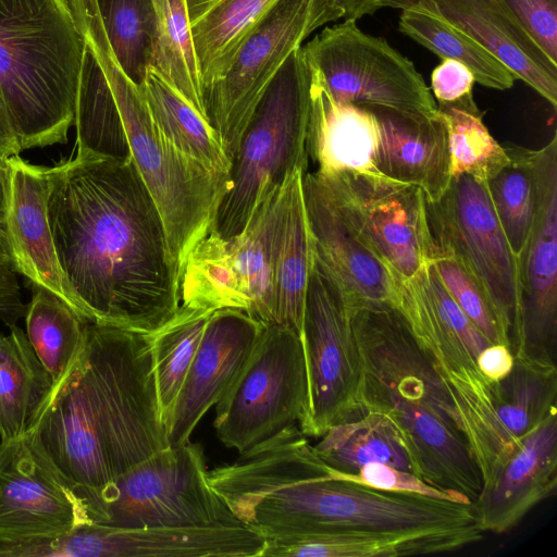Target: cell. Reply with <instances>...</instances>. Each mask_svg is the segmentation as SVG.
Segmentation results:
<instances>
[{"instance_id":"cell-8","label":"cell","mask_w":557,"mask_h":557,"mask_svg":"<svg viewBox=\"0 0 557 557\" xmlns=\"http://www.w3.org/2000/svg\"><path fill=\"white\" fill-rule=\"evenodd\" d=\"M309 391L301 336L265 324L245 366L215 405L214 429L228 448L243 454L299 424Z\"/></svg>"},{"instance_id":"cell-17","label":"cell","mask_w":557,"mask_h":557,"mask_svg":"<svg viewBox=\"0 0 557 557\" xmlns=\"http://www.w3.org/2000/svg\"><path fill=\"white\" fill-rule=\"evenodd\" d=\"M313 258L334 280L349 307L385 305L400 310L406 285L346 222L314 172L301 180Z\"/></svg>"},{"instance_id":"cell-14","label":"cell","mask_w":557,"mask_h":557,"mask_svg":"<svg viewBox=\"0 0 557 557\" xmlns=\"http://www.w3.org/2000/svg\"><path fill=\"white\" fill-rule=\"evenodd\" d=\"M426 214L435 246L451 252L482 286L510 338L518 311V270L487 184L461 174Z\"/></svg>"},{"instance_id":"cell-4","label":"cell","mask_w":557,"mask_h":557,"mask_svg":"<svg viewBox=\"0 0 557 557\" xmlns=\"http://www.w3.org/2000/svg\"><path fill=\"white\" fill-rule=\"evenodd\" d=\"M82 36L91 47L115 100L129 153L153 198L180 270L213 227L231 187L230 174L208 170L176 149L159 131L141 88L122 71L110 48L95 0H71Z\"/></svg>"},{"instance_id":"cell-44","label":"cell","mask_w":557,"mask_h":557,"mask_svg":"<svg viewBox=\"0 0 557 557\" xmlns=\"http://www.w3.org/2000/svg\"><path fill=\"white\" fill-rule=\"evenodd\" d=\"M21 151L5 103L0 95V153L12 157Z\"/></svg>"},{"instance_id":"cell-43","label":"cell","mask_w":557,"mask_h":557,"mask_svg":"<svg viewBox=\"0 0 557 557\" xmlns=\"http://www.w3.org/2000/svg\"><path fill=\"white\" fill-rule=\"evenodd\" d=\"M512 351L503 344H491L476 358V367L487 379L496 381L504 377L513 364Z\"/></svg>"},{"instance_id":"cell-33","label":"cell","mask_w":557,"mask_h":557,"mask_svg":"<svg viewBox=\"0 0 557 557\" xmlns=\"http://www.w3.org/2000/svg\"><path fill=\"white\" fill-rule=\"evenodd\" d=\"M509 162L486 184L509 247L518 259L533 225L537 201L536 150L505 145Z\"/></svg>"},{"instance_id":"cell-24","label":"cell","mask_w":557,"mask_h":557,"mask_svg":"<svg viewBox=\"0 0 557 557\" xmlns=\"http://www.w3.org/2000/svg\"><path fill=\"white\" fill-rule=\"evenodd\" d=\"M479 528L432 534L327 532L265 540L262 557H399L448 553L483 539Z\"/></svg>"},{"instance_id":"cell-45","label":"cell","mask_w":557,"mask_h":557,"mask_svg":"<svg viewBox=\"0 0 557 557\" xmlns=\"http://www.w3.org/2000/svg\"><path fill=\"white\" fill-rule=\"evenodd\" d=\"M9 181V157L0 153V223L3 225Z\"/></svg>"},{"instance_id":"cell-20","label":"cell","mask_w":557,"mask_h":557,"mask_svg":"<svg viewBox=\"0 0 557 557\" xmlns=\"http://www.w3.org/2000/svg\"><path fill=\"white\" fill-rule=\"evenodd\" d=\"M381 8L431 13L494 54L513 75L556 108L557 64L505 12L497 0H371Z\"/></svg>"},{"instance_id":"cell-13","label":"cell","mask_w":557,"mask_h":557,"mask_svg":"<svg viewBox=\"0 0 557 557\" xmlns=\"http://www.w3.org/2000/svg\"><path fill=\"white\" fill-rule=\"evenodd\" d=\"M449 392L483 482L557 410V367L515 357L504 377H472L454 383Z\"/></svg>"},{"instance_id":"cell-47","label":"cell","mask_w":557,"mask_h":557,"mask_svg":"<svg viewBox=\"0 0 557 557\" xmlns=\"http://www.w3.org/2000/svg\"><path fill=\"white\" fill-rule=\"evenodd\" d=\"M11 265L10 251L3 225L0 223V267Z\"/></svg>"},{"instance_id":"cell-12","label":"cell","mask_w":557,"mask_h":557,"mask_svg":"<svg viewBox=\"0 0 557 557\" xmlns=\"http://www.w3.org/2000/svg\"><path fill=\"white\" fill-rule=\"evenodd\" d=\"M338 212L406 284L435 256L423 190L379 171H314Z\"/></svg>"},{"instance_id":"cell-41","label":"cell","mask_w":557,"mask_h":557,"mask_svg":"<svg viewBox=\"0 0 557 557\" xmlns=\"http://www.w3.org/2000/svg\"><path fill=\"white\" fill-rule=\"evenodd\" d=\"M473 73L462 63L443 59L431 75L436 104H451L473 98Z\"/></svg>"},{"instance_id":"cell-42","label":"cell","mask_w":557,"mask_h":557,"mask_svg":"<svg viewBox=\"0 0 557 557\" xmlns=\"http://www.w3.org/2000/svg\"><path fill=\"white\" fill-rule=\"evenodd\" d=\"M22 301L21 288L11 265L0 267V320L8 326L13 325L26 313Z\"/></svg>"},{"instance_id":"cell-34","label":"cell","mask_w":557,"mask_h":557,"mask_svg":"<svg viewBox=\"0 0 557 557\" xmlns=\"http://www.w3.org/2000/svg\"><path fill=\"white\" fill-rule=\"evenodd\" d=\"M213 311L181 305L149 334L161 416L166 424Z\"/></svg>"},{"instance_id":"cell-7","label":"cell","mask_w":557,"mask_h":557,"mask_svg":"<svg viewBox=\"0 0 557 557\" xmlns=\"http://www.w3.org/2000/svg\"><path fill=\"white\" fill-rule=\"evenodd\" d=\"M91 522L123 529L242 524L190 441L156 453L85 500Z\"/></svg>"},{"instance_id":"cell-29","label":"cell","mask_w":557,"mask_h":557,"mask_svg":"<svg viewBox=\"0 0 557 557\" xmlns=\"http://www.w3.org/2000/svg\"><path fill=\"white\" fill-rule=\"evenodd\" d=\"M320 437L313 448L337 472L355 473L370 462L413 472L398 430L382 413L367 411L361 418L333 425Z\"/></svg>"},{"instance_id":"cell-32","label":"cell","mask_w":557,"mask_h":557,"mask_svg":"<svg viewBox=\"0 0 557 557\" xmlns=\"http://www.w3.org/2000/svg\"><path fill=\"white\" fill-rule=\"evenodd\" d=\"M24 318L27 339L55 384L77 357L87 321L60 297L37 286Z\"/></svg>"},{"instance_id":"cell-36","label":"cell","mask_w":557,"mask_h":557,"mask_svg":"<svg viewBox=\"0 0 557 557\" xmlns=\"http://www.w3.org/2000/svg\"><path fill=\"white\" fill-rule=\"evenodd\" d=\"M448 139L451 177L466 174L487 183L508 162L504 146L498 144L483 123V112L474 99L437 104Z\"/></svg>"},{"instance_id":"cell-5","label":"cell","mask_w":557,"mask_h":557,"mask_svg":"<svg viewBox=\"0 0 557 557\" xmlns=\"http://www.w3.org/2000/svg\"><path fill=\"white\" fill-rule=\"evenodd\" d=\"M311 97L312 71L300 46L265 88L243 133L212 227L221 237L243 232L289 176L306 172Z\"/></svg>"},{"instance_id":"cell-9","label":"cell","mask_w":557,"mask_h":557,"mask_svg":"<svg viewBox=\"0 0 557 557\" xmlns=\"http://www.w3.org/2000/svg\"><path fill=\"white\" fill-rule=\"evenodd\" d=\"M344 16L337 0H278L248 34L226 74L205 91L208 120L231 161L259 99L293 51Z\"/></svg>"},{"instance_id":"cell-26","label":"cell","mask_w":557,"mask_h":557,"mask_svg":"<svg viewBox=\"0 0 557 557\" xmlns=\"http://www.w3.org/2000/svg\"><path fill=\"white\" fill-rule=\"evenodd\" d=\"M0 333V437H20L35 429L54 387L26 333L16 324Z\"/></svg>"},{"instance_id":"cell-23","label":"cell","mask_w":557,"mask_h":557,"mask_svg":"<svg viewBox=\"0 0 557 557\" xmlns=\"http://www.w3.org/2000/svg\"><path fill=\"white\" fill-rule=\"evenodd\" d=\"M312 71V70H311ZM379 126L364 107L335 102L312 72L307 153L317 172L377 171Z\"/></svg>"},{"instance_id":"cell-30","label":"cell","mask_w":557,"mask_h":557,"mask_svg":"<svg viewBox=\"0 0 557 557\" xmlns=\"http://www.w3.org/2000/svg\"><path fill=\"white\" fill-rule=\"evenodd\" d=\"M74 125L77 150L110 157H128L131 154L112 91L85 38Z\"/></svg>"},{"instance_id":"cell-27","label":"cell","mask_w":557,"mask_h":557,"mask_svg":"<svg viewBox=\"0 0 557 557\" xmlns=\"http://www.w3.org/2000/svg\"><path fill=\"white\" fill-rule=\"evenodd\" d=\"M141 91L157 127L176 149L208 170L230 174L232 161L218 132L153 66Z\"/></svg>"},{"instance_id":"cell-2","label":"cell","mask_w":557,"mask_h":557,"mask_svg":"<svg viewBox=\"0 0 557 557\" xmlns=\"http://www.w3.org/2000/svg\"><path fill=\"white\" fill-rule=\"evenodd\" d=\"M35 431L84 502L170 447L149 334L87 322Z\"/></svg>"},{"instance_id":"cell-35","label":"cell","mask_w":557,"mask_h":557,"mask_svg":"<svg viewBox=\"0 0 557 557\" xmlns=\"http://www.w3.org/2000/svg\"><path fill=\"white\" fill-rule=\"evenodd\" d=\"M399 29L442 59L465 64L484 87L506 90L511 72L487 49L440 17L419 10H401Z\"/></svg>"},{"instance_id":"cell-19","label":"cell","mask_w":557,"mask_h":557,"mask_svg":"<svg viewBox=\"0 0 557 557\" xmlns=\"http://www.w3.org/2000/svg\"><path fill=\"white\" fill-rule=\"evenodd\" d=\"M264 325L243 310L213 311L165 424L171 447L188 442L205 413L230 388Z\"/></svg>"},{"instance_id":"cell-1","label":"cell","mask_w":557,"mask_h":557,"mask_svg":"<svg viewBox=\"0 0 557 557\" xmlns=\"http://www.w3.org/2000/svg\"><path fill=\"white\" fill-rule=\"evenodd\" d=\"M52 169L49 224L88 322L152 333L181 306V270L132 156L77 150Z\"/></svg>"},{"instance_id":"cell-11","label":"cell","mask_w":557,"mask_h":557,"mask_svg":"<svg viewBox=\"0 0 557 557\" xmlns=\"http://www.w3.org/2000/svg\"><path fill=\"white\" fill-rule=\"evenodd\" d=\"M301 342L309 400L298 426L306 436H322L335 424L367 413L359 400L360 360L350 309L334 280L313 258Z\"/></svg>"},{"instance_id":"cell-31","label":"cell","mask_w":557,"mask_h":557,"mask_svg":"<svg viewBox=\"0 0 557 557\" xmlns=\"http://www.w3.org/2000/svg\"><path fill=\"white\" fill-rule=\"evenodd\" d=\"M96 4L117 64L141 88L157 49V0H96Z\"/></svg>"},{"instance_id":"cell-37","label":"cell","mask_w":557,"mask_h":557,"mask_svg":"<svg viewBox=\"0 0 557 557\" xmlns=\"http://www.w3.org/2000/svg\"><path fill=\"white\" fill-rule=\"evenodd\" d=\"M157 3L159 35L152 66L208 120L186 0H157Z\"/></svg>"},{"instance_id":"cell-6","label":"cell","mask_w":557,"mask_h":557,"mask_svg":"<svg viewBox=\"0 0 557 557\" xmlns=\"http://www.w3.org/2000/svg\"><path fill=\"white\" fill-rule=\"evenodd\" d=\"M296 173L257 208L243 232L223 238L212 228L197 243L181 271V305L238 309L275 323L274 262Z\"/></svg>"},{"instance_id":"cell-18","label":"cell","mask_w":557,"mask_h":557,"mask_svg":"<svg viewBox=\"0 0 557 557\" xmlns=\"http://www.w3.org/2000/svg\"><path fill=\"white\" fill-rule=\"evenodd\" d=\"M52 166L32 164L18 154L9 157L4 232L11 267L33 286L50 290L84 320L85 308L58 259L48 219Z\"/></svg>"},{"instance_id":"cell-21","label":"cell","mask_w":557,"mask_h":557,"mask_svg":"<svg viewBox=\"0 0 557 557\" xmlns=\"http://www.w3.org/2000/svg\"><path fill=\"white\" fill-rule=\"evenodd\" d=\"M557 487V410L523 436L482 482L472 502L483 532L503 534L515 528Z\"/></svg>"},{"instance_id":"cell-38","label":"cell","mask_w":557,"mask_h":557,"mask_svg":"<svg viewBox=\"0 0 557 557\" xmlns=\"http://www.w3.org/2000/svg\"><path fill=\"white\" fill-rule=\"evenodd\" d=\"M432 265L449 295L478 330L492 344H503L511 350L509 335L490 298L460 261L451 252L435 246Z\"/></svg>"},{"instance_id":"cell-39","label":"cell","mask_w":557,"mask_h":557,"mask_svg":"<svg viewBox=\"0 0 557 557\" xmlns=\"http://www.w3.org/2000/svg\"><path fill=\"white\" fill-rule=\"evenodd\" d=\"M331 473L334 478L382 491L418 494L461 504H471L460 496L444 492L430 485L411 471L398 469L381 462L367 463L355 473H342L333 469H331Z\"/></svg>"},{"instance_id":"cell-10","label":"cell","mask_w":557,"mask_h":557,"mask_svg":"<svg viewBox=\"0 0 557 557\" xmlns=\"http://www.w3.org/2000/svg\"><path fill=\"white\" fill-rule=\"evenodd\" d=\"M302 49L335 102L438 115L435 99L413 63L384 38L360 30L356 20L325 27Z\"/></svg>"},{"instance_id":"cell-25","label":"cell","mask_w":557,"mask_h":557,"mask_svg":"<svg viewBox=\"0 0 557 557\" xmlns=\"http://www.w3.org/2000/svg\"><path fill=\"white\" fill-rule=\"evenodd\" d=\"M278 0H186L206 89L227 72L242 42Z\"/></svg>"},{"instance_id":"cell-16","label":"cell","mask_w":557,"mask_h":557,"mask_svg":"<svg viewBox=\"0 0 557 557\" xmlns=\"http://www.w3.org/2000/svg\"><path fill=\"white\" fill-rule=\"evenodd\" d=\"M86 523L85 502L35 429L0 442V539L58 535Z\"/></svg>"},{"instance_id":"cell-3","label":"cell","mask_w":557,"mask_h":557,"mask_svg":"<svg viewBox=\"0 0 557 557\" xmlns=\"http://www.w3.org/2000/svg\"><path fill=\"white\" fill-rule=\"evenodd\" d=\"M83 50L67 0H0V95L21 150L67 141Z\"/></svg>"},{"instance_id":"cell-40","label":"cell","mask_w":557,"mask_h":557,"mask_svg":"<svg viewBox=\"0 0 557 557\" xmlns=\"http://www.w3.org/2000/svg\"><path fill=\"white\" fill-rule=\"evenodd\" d=\"M497 2L557 64V0H497Z\"/></svg>"},{"instance_id":"cell-15","label":"cell","mask_w":557,"mask_h":557,"mask_svg":"<svg viewBox=\"0 0 557 557\" xmlns=\"http://www.w3.org/2000/svg\"><path fill=\"white\" fill-rule=\"evenodd\" d=\"M537 201L517 259L518 311L513 357L556 364L557 354V136L536 150Z\"/></svg>"},{"instance_id":"cell-46","label":"cell","mask_w":557,"mask_h":557,"mask_svg":"<svg viewBox=\"0 0 557 557\" xmlns=\"http://www.w3.org/2000/svg\"><path fill=\"white\" fill-rule=\"evenodd\" d=\"M345 11L344 18L358 20L366 14H370L369 7L371 0H337Z\"/></svg>"},{"instance_id":"cell-28","label":"cell","mask_w":557,"mask_h":557,"mask_svg":"<svg viewBox=\"0 0 557 557\" xmlns=\"http://www.w3.org/2000/svg\"><path fill=\"white\" fill-rule=\"evenodd\" d=\"M297 172L274 262V320L301 336L305 299L313 261L301 180Z\"/></svg>"},{"instance_id":"cell-22","label":"cell","mask_w":557,"mask_h":557,"mask_svg":"<svg viewBox=\"0 0 557 557\" xmlns=\"http://www.w3.org/2000/svg\"><path fill=\"white\" fill-rule=\"evenodd\" d=\"M364 108L374 114L379 126L375 169L389 178L419 186L429 202L440 200L451 181L447 133L441 117Z\"/></svg>"}]
</instances>
